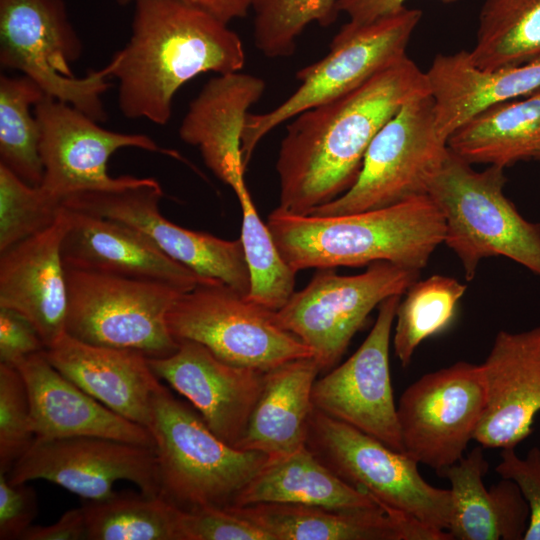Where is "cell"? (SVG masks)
<instances>
[{"instance_id": "obj_19", "label": "cell", "mask_w": 540, "mask_h": 540, "mask_svg": "<svg viewBox=\"0 0 540 540\" xmlns=\"http://www.w3.org/2000/svg\"><path fill=\"white\" fill-rule=\"evenodd\" d=\"M481 366L486 403L474 440L483 448H515L540 411V325L498 332Z\"/></svg>"}, {"instance_id": "obj_31", "label": "cell", "mask_w": 540, "mask_h": 540, "mask_svg": "<svg viewBox=\"0 0 540 540\" xmlns=\"http://www.w3.org/2000/svg\"><path fill=\"white\" fill-rule=\"evenodd\" d=\"M467 54L485 71L540 58V0H484L475 45Z\"/></svg>"}, {"instance_id": "obj_10", "label": "cell", "mask_w": 540, "mask_h": 540, "mask_svg": "<svg viewBox=\"0 0 540 540\" xmlns=\"http://www.w3.org/2000/svg\"><path fill=\"white\" fill-rule=\"evenodd\" d=\"M448 152L431 94L414 98L373 138L353 186L309 214H351L426 195Z\"/></svg>"}, {"instance_id": "obj_13", "label": "cell", "mask_w": 540, "mask_h": 540, "mask_svg": "<svg viewBox=\"0 0 540 540\" xmlns=\"http://www.w3.org/2000/svg\"><path fill=\"white\" fill-rule=\"evenodd\" d=\"M485 403L481 364L458 361L421 376L397 405L404 453L441 476L474 440Z\"/></svg>"}, {"instance_id": "obj_25", "label": "cell", "mask_w": 540, "mask_h": 540, "mask_svg": "<svg viewBox=\"0 0 540 540\" xmlns=\"http://www.w3.org/2000/svg\"><path fill=\"white\" fill-rule=\"evenodd\" d=\"M45 354L59 372L90 396L148 428L153 396L162 384L145 354L89 344L67 333Z\"/></svg>"}, {"instance_id": "obj_7", "label": "cell", "mask_w": 540, "mask_h": 540, "mask_svg": "<svg viewBox=\"0 0 540 540\" xmlns=\"http://www.w3.org/2000/svg\"><path fill=\"white\" fill-rule=\"evenodd\" d=\"M83 45L64 0H0V66L36 82L46 96L66 102L97 122L107 119L102 95L111 63L75 77L71 64Z\"/></svg>"}, {"instance_id": "obj_16", "label": "cell", "mask_w": 540, "mask_h": 540, "mask_svg": "<svg viewBox=\"0 0 540 540\" xmlns=\"http://www.w3.org/2000/svg\"><path fill=\"white\" fill-rule=\"evenodd\" d=\"M6 475L12 483L46 480L90 501L113 496L119 480L160 495L154 448L102 437L35 440Z\"/></svg>"}, {"instance_id": "obj_28", "label": "cell", "mask_w": 540, "mask_h": 540, "mask_svg": "<svg viewBox=\"0 0 540 540\" xmlns=\"http://www.w3.org/2000/svg\"><path fill=\"white\" fill-rule=\"evenodd\" d=\"M319 373L320 366L313 357L265 371L259 398L234 447L278 458L306 446L314 407L312 390Z\"/></svg>"}, {"instance_id": "obj_21", "label": "cell", "mask_w": 540, "mask_h": 540, "mask_svg": "<svg viewBox=\"0 0 540 540\" xmlns=\"http://www.w3.org/2000/svg\"><path fill=\"white\" fill-rule=\"evenodd\" d=\"M66 225L63 207L51 226L0 252V307L26 317L46 349L66 333L68 292L61 253Z\"/></svg>"}, {"instance_id": "obj_37", "label": "cell", "mask_w": 540, "mask_h": 540, "mask_svg": "<svg viewBox=\"0 0 540 540\" xmlns=\"http://www.w3.org/2000/svg\"><path fill=\"white\" fill-rule=\"evenodd\" d=\"M62 209L0 164V252L51 226Z\"/></svg>"}, {"instance_id": "obj_23", "label": "cell", "mask_w": 540, "mask_h": 540, "mask_svg": "<svg viewBox=\"0 0 540 540\" xmlns=\"http://www.w3.org/2000/svg\"><path fill=\"white\" fill-rule=\"evenodd\" d=\"M265 88L256 75L219 74L190 102L179 127L182 141L198 147L207 168L234 192L246 185L241 151L245 119Z\"/></svg>"}, {"instance_id": "obj_11", "label": "cell", "mask_w": 540, "mask_h": 540, "mask_svg": "<svg viewBox=\"0 0 540 540\" xmlns=\"http://www.w3.org/2000/svg\"><path fill=\"white\" fill-rule=\"evenodd\" d=\"M166 322L176 341L200 343L235 365L267 371L291 360L313 357L307 345L278 323L275 311L220 281L181 293Z\"/></svg>"}, {"instance_id": "obj_38", "label": "cell", "mask_w": 540, "mask_h": 540, "mask_svg": "<svg viewBox=\"0 0 540 540\" xmlns=\"http://www.w3.org/2000/svg\"><path fill=\"white\" fill-rule=\"evenodd\" d=\"M34 441L25 382L15 366L0 363V472L7 474Z\"/></svg>"}, {"instance_id": "obj_42", "label": "cell", "mask_w": 540, "mask_h": 540, "mask_svg": "<svg viewBox=\"0 0 540 540\" xmlns=\"http://www.w3.org/2000/svg\"><path fill=\"white\" fill-rule=\"evenodd\" d=\"M46 347L34 325L19 312L0 307V363L15 365Z\"/></svg>"}, {"instance_id": "obj_8", "label": "cell", "mask_w": 540, "mask_h": 540, "mask_svg": "<svg viewBox=\"0 0 540 540\" xmlns=\"http://www.w3.org/2000/svg\"><path fill=\"white\" fill-rule=\"evenodd\" d=\"M306 446L342 480L381 505L447 532L453 510L450 489L429 484L419 472V463L407 454L315 407Z\"/></svg>"}, {"instance_id": "obj_4", "label": "cell", "mask_w": 540, "mask_h": 540, "mask_svg": "<svg viewBox=\"0 0 540 540\" xmlns=\"http://www.w3.org/2000/svg\"><path fill=\"white\" fill-rule=\"evenodd\" d=\"M471 165L449 149L427 191L444 219L443 243L459 258L466 280L493 256L540 276V223L526 220L504 194V168Z\"/></svg>"}, {"instance_id": "obj_30", "label": "cell", "mask_w": 540, "mask_h": 540, "mask_svg": "<svg viewBox=\"0 0 540 540\" xmlns=\"http://www.w3.org/2000/svg\"><path fill=\"white\" fill-rule=\"evenodd\" d=\"M447 145L470 164L505 168L533 158L540 148V90L483 109L457 128Z\"/></svg>"}, {"instance_id": "obj_1", "label": "cell", "mask_w": 540, "mask_h": 540, "mask_svg": "<svg viewBox=\"0 0 540 540\" xmlns=\"http://www.w3.org/2000/svg\"><path fill=\"white\" fill-rule=\"evenodd\" d=\"M428 94L426 72L406 55L355 90L289 120L276 161L278 207L307 215L348 191L380 129L405 103Z\"/></svg>"}, {"instance_id": "obj_26", "label": "cell", "mask_w": 540, "mask_h": 540, "mask_svg": "<svg viewBox=\"0 0 540 540\" xmlns=\"http://www.w3.org/2000/svg\"><path fill=\"white\" fill-rule=\"evenodd\" d=\"M440 134L448 137L483 109L540 90V58L521 65L485 71L466 50L438 54L426 71Z\"/></svg>"}, {"instance_id": "obj_40", "label": "cell", "mask_w": 540, "mask_h": 540, "mask_svg": "<svg viewBox=\"0 0 540 540\" xmlns=\"http://www.w3.org/2000/svg\"><path fill=\"white\" fill-rule=\"evenodd\" d=\"M495 470L501 478L517 484L529 505V523L523 540H540V447H532L524 458L515 448L501 449Z\"/></svg>"}, {"instance_id": "obj_44", "label": "cell", "mask_w": 540, "mask_h": 540, "mask_svg": "<svg viewBox=\"0 0 540 540\" xmlns=\"http://www.w3.org/2000/svg\"><path fill=\"white\" fill-rule=\"evenodd\" d=\"M407 0H338V12L345 13L349 21L365 24L393 14L405 7ZM451 3L457 0H440Z\"/></svg>"}, {"instance_id": "obj_17", "label": "cell", "mask_w": 540, "mask_h": 540, "mask_svg": "<svg viewBox=\"0 0 540 540\" xmlns=\"http://www.w3.org/2000/svg\"><path fill=\"white\" fill-rule=\"evenodd\" d=\"M400 295L379 305L376 321L360 347L340 366L317 378L313 406L404 453L394 401L389 350Z\"/></svg>"}, {"instance_id": "obj_32", "label": "cell", "mask_w": 540, "mask_h": 540, "mask_svg": "<svg viewBox=\"0 0 540 540\" xmlns=\"http://www.w3.org/2000/svg\"><path fill=\"white\" fill-rule=\"evenodd\" d=\"M81 507L89 540H184V510L160 495L116 492Z\"/></svg>"}, {"instance_id": "obj_41", "label": "cell", "mask_w": 540, "mask_h": 540, "mask_svg": "<svg viewBox=\"0 0 540 540\" xmlns=\"http://www.w3.org/2000/svg\"><path fill=\"white\" fill-rule=\"evenodd\" d=\"M37 515V495L25 483H12L0 472V540L22 539Z\"/></svg>"}, {"instance_id": "obj_43", "label": "cell", "mask_w": 540, "mask_h": 540, "mask_svg": "<svg viewBox=\"0 0 540 540\" xmlns=\"http://www.w3.org/2000/svg\"><path fill=\"white\" fill-rule=\"evenodd\" d=\"M87 539L86 520L82 507L66 511L51 525H32L21 540Z\"/></svg>"}, {"instance_id": "obj_35", "label": "cell", "mask_w": 540, "mask_h": 540, "mask_svg": "<svg viewBox=\"0 0 540 540\" xmlns=\"http://www.w3.org/2000/svg\"><path fill=\"white\" fill-rule=\"evenodd\" d=\"M242 210L241 241L246 256L251 301L277 311L293 295L296 272L280 254L273 236L255 208L247 186L235 192Z\"/></svg>"}, {"instance_id": "obj_46", "label": "cell", "mask_w": 540, "mask_h": 540, "mask_svg": "<svg viewBox=\"0 0 540 540\" xmlns=\"http://www.w3.org/2000/svg\"><path fill=\"white\" fill-rule=\"evenodd\" d=\"M533 159L540 161V148L538 151L534 154Z\"/></svg>"}, {"instance_id": "obj_29", "label": "cell", "mask_w": 540, "mask_h": 540, "mask_svg": "<svg viewBox=\"0 0 540 540\" xmlns=\"http://www.w3.org/2000/svg\"><path fill=\"white\" fill-rule=\"evenodd\" d=\"M263 503L333 509L381 505L367 492L342 480L307 446L286 456L269 458L263 468L239 491L230 506Z\"/></svg>"}, {"instance_id": "obj_14", "label": "cell", "mask_w": 540, "mask_h": 540, "mask_svg": "<svg viewBox=\"0 0 540 540\" xmlns=\"http://www.w3.org/2000/svg\"><path fill=\"white\" fill-rule=\"evenodd\" d=\"M33 111L40 126L43 164V179L38 187L60 204L75 193L121 190L148 182L149 177L109 175L108 160L121 148L178 156L147 135L104 129L72 105L46 95Z\"/></svg>"}, {"instance_id": "obj_20", "label": "cell", "mask_w": 540, "mask_h": 540, "mask_svg": "<svg viewBox=\"0 0 540 540\" xmlns=\"http://www.w3.org/2000/svg\"><path fill=\"white\" fill-rule=\"evenodd\" d=\"M64 208L67 225L61 253L65 268L159 282L181 292L214 281L171 259L125 223Z\"/></svg>"}, {"instance_id": "obj_2", "label": "cell", "mask_w": 540, "mask_h": 540, "mask_svg": "<svg viewBox=\"0 0 540 540\" xmlns=\"http://www.w3.org/2000/svg\"><path fill=\"white\" fill-rule=\"evenodd\" d=\"M134 6L130 39L110 61L124 117L166 125L186 82L243 68L244 46L229 24L177 0H137Z\"/></svg>"}, {"instance_id": "obj_45", "label": "cell", "mask_w": 540, "mask_h": 540, "mask_svg": "<svg viewBox=\"0 0 540 540\" xmlns=\"http://www.w3.org/2000/svg\"><path fill=\"white\" fill-rule=\"evenodd\" d=\"M126 6L137 0H115ZM209 13L222 22L229 24L235 19L244 18L252 9L254 0H177Z\"/></svg>"}, {"instance_id": "obj_33", "label": "cell", "mask_w": 540, "mask_h": 540, "mask_svg": "<svg viewBox=\"0 0 540 540\" xmlns=\"http://www.w3.org/2000/svg\"><path fill=\"white\" fill-rule=\"evenodd\" d=\"M45 93L25 75L0 76V164L32 186L43 179L40 126L31 108Z\"/></svg>"}, {"instance_id": "obj_12", "label": "cell", "mask_w": 540, "mask_h": 540, "mask_svg": "<svg viewBox=\"0 0 540 540\" xmlns=\"http://www.w3.org/2000/svg\"><path fill=\"white\" fill-rule=\"evenodd\" d=\"M419 273L386 261L374 262L356 275L318 268L311 281L275 311L276 320L309 347L321 372L329 371L372 310L404 294Z\"/></svg>"}, {"instance_id": "obj_3", "label": "cell", "mask_w": 540, "mask_h": 540, "mask_svg": "<svg viewBox=\"0 0 540 540\" xmlns=\"http://www.w3.org/2000/svg\"><path fill=\"white\" fill-rule=\"evenodd\" d=\"M266 224L296 273L379 261L420 271L445 237L443 216L427 194L344 215H299L277 207Z\"/></svg>"}, {"instance_id": "obj_36", "label": "cell", "mask_w": 540, "mask_h": 540, "mask_svg": "<svg viewBox=\"0 0 540 540\" xmlns=\"http://www.w3.org/2000/svg\"><path fill=\"white\" fill-rule=\"evenodd\" d=\"M338 0H254L253 38L266 57L295 53L297 39L311 23L328 27L338 17Z\"/></svg>"}, {"instance_id": "obj_5", "label": "cell", "mask_w": 540, "mask_h": 540, "mask_svg": "<svg viewBox=\"0 0 540 540\" xmlns=\"http://www.w3.org/2000/svg\"><path fill=\"white\" fill-rule=\"evenodd\" d=\"M154 439L160 496L183 510L230 506L269 457L236 448L161 386L148 425Z\"/></svg>"}, {"instance_id": "obj_27", "label": "cell", "mask_w": 540, "mask_h": 540, "mask_svg": "<svg viewBox=\"0 0 540 540\" xmlns=\"http://www.w3.org/2000/svg\"><path fill=\"white\" fill-rule=\"evenodd\" d=\"M489 464L483 447L473 448L442 474L450 482L452 517L447 532L452 540H523L530 509L510 479L486 488Z\"/></svg>"}, {"instance_id": "obj_22", "label": "cell", "mask_w": 540, "mask_h": 540, "mask_svg": "<svg viewBox=\"0 0 540 540\" xmlns=\"http://www.w3.org/2000/svg\"><path fill=\"white\" fill-rule=\"evenodd\" d=\"M28 392L36 441L92 436L154 448L148 428L122 417L59 372L45 351L15 365Z\"/></svg>"}, {"instance_id": "obj_15", "label": "cell", "mask_w": 540, "mask_h": 540, "mask_svg": "<svg viewBox=\"0 0 540 540\" xmlns=\"http://www.w3.org/2000/svg\"><path fill=\"white\" fill-rule=\"evenodd\" d=\"M162 197L159 182L151 178L121 190L75 193L62 205L125 223L202 278L221 281L236 290L246 288L250 274L241 239H222L174 224L160 213Z\"/></svg>"}, {"instance_id": "obj_6", "label": "cell", "mask_w": 540, "mask_h": 540, "mask_svg": "<svg viewBox=\"0 0 540 540\" xmlns=\"http://www.w3.org/2000/svg\"><path fill=\"white\" fill-rule=\"evenodd\" d=\"M422 14L405 6L370 23L344 24L328 53L297 71L299 86L289 97L268 112L247 114L241 144L245 166L259 142L273 129L305 110L346 95L405 57Z\"/></svg>"}, {"instance_id": "obj_34", "label": "cell", "mask_w": 540, "mask_h": 540, "mask_svg": "<svg viewBox=\"0 0 540 540\" xmlns=\"http://www.w3.org/2000/svg\"><path fill=\"white\" fill-rule=\"evenodd\" d=\"M467 286L455 278L432 275L416 280L400 300L393 335V347L402 367H407L418 346L444 331L454 320Z\"/></svg>"}, {"instance_id": "obj_39", "label": "cell", "mask_w": 540, "mask_h": 540, "mask_svg": "<svg viewBox=\"0 0 540 540\" xmlns=\"http://www.w3.org/2000/svg\"><path fill=\"white\" fill-rule=\"evenodd\" d=\"M182 529L184 540H271L264 530L227 507L184 510Z\"/></svg>"}, {"instance_id": "obj_24", "label": "cell", "mask_w": 540, "mask_h": 540, "mask_svg": "<svg viewBox=\"0 0 540 540\" xmlns=\"http://www.w3.org/2000/svg\"><path fill=\"white\" fill-rule=\"evenodd\" d=\"M227 508L264 530L271 540H452L448 532L383 505L333 509L263 503Z\"/></svg>"}, {"instance_id": "obj_18", "label": "cell", "mask_w": 540, "mask_h": 540, "mask_svg": "<svg viewBox=\"0 0 540 540\" xmlns=\"http://www.w3.org/2000/svg\"><path fill=\"white\" fill-rule=\"evenodd\" d=\"M160 379L198 410L210 430L234 446L263 386L265 371L228 363L200 343L182 340L172 354L149 358Z\"/></svg>"}, {"instance_id": "obj_9", "label": "cell", "mask_w": 540, "mask_h": 540, "mask_svg": "<svg viewBox=\"0 0 540 540\" xmlns=\"http://www.w3.org/2000/svg\"><path fill=\"white\" fill-rule=\"evenodd\" d=\"M66 333L83 342L166 357L179 346L166 317L183 292L169 285L65 268Z\"/></svg>"}]
</instances>
